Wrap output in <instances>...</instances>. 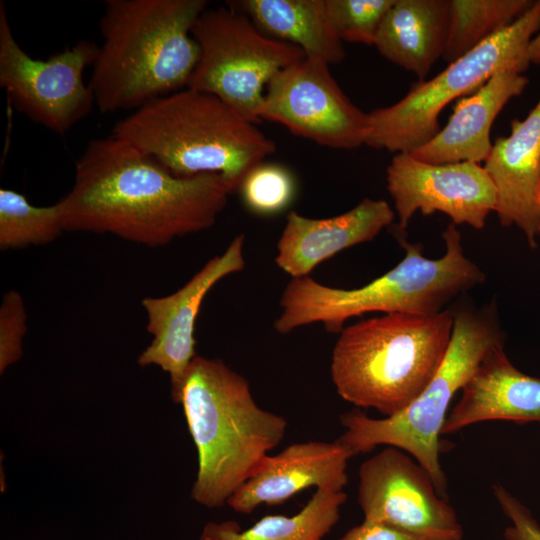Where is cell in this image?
<instances>
[{
  "label": "cell",
  "mask_w": 540,
  "mask_h": 540,
  "mask_svg": "<svg viewBox=\"0 0 540 540\" xmlns=\"http://www.w3.org/2000/svg\"><path fill=\"white\" fill-rule=\"evenodd\" d=\"M236 187L220 174L177 176L110 135L91 140L58 202L64 231L110 233L149 247L213 226Z\"/></svg>",
  "instance_id": "6da1fadb"
},
{
  "label": "cell",
  "mask_w": 540,
  "mask_h": 540,
  "mask_svg": "<svg viewBox=\"0 0 540 540\" xmlns=\"http://www.w3.org/2000/svg\"><path fill=\"white\" fill-rule=\"evenodd\" d=\"M205 0H106L103 43L88 83L103 113L136 110L187 87L200 48L192 28Z\"/></svg>",
  "instance_id": "7a4b0ae2"
},
{
  "label": "cell",
  "mask_w": 540,
  "mask_h": 540,
  "mask_svg": "<svg viewBox=\"0 0 540 540\" xmlns=\"http://www.w3.org/2000/svg\"><path fill=\"white\" fill-rule=\"evenodd\" d=\"M175 402L197 450L191 497L208 508L227 504L286 434V419L261 408L247 379L218 358L196 355Z\"/></svg>",
  "instance_id": "3957f363"
},
{
  "label": "cell",
  "mask_w": 540,
  "mask_h": 540,
  "mask_svg": "<svg viewBox=\"0 0 540 540\" xmlns=\"http://www.w3.org/2000/svg\"><path fill=\"white\" fill-rule=\"evenodd\" d=\"M445 252L437 259L423 255V246L400 239L403 259L391 270L355 289L334 288L310 276L292 278L280 299L275 330L288 334L320 322L330 333H340L345 322L370 312L434 315L450 301L485 281V273L463 250L453 223L443 232Z\"/></svg>",
  "instance_id": "277c9868"
},
{
  "label": "cell",
  "mask_w": 540,
  "mask_h": 540,
  "mask_svg": "<svg viewBox=\"0 0 540 540\" xmlns=\"http://www.w3.org/2000/svg\"><path fill=\"white\" fill-rule=\"evenodd\" d=\"M174 175L220 174L238 190L276 151L272 139L214 94L186 87L115 123L112 133Z\"/></svg>",
  "instance_id": "5b68a950"
},
{
  "label": "cell",
  "mask_w": 540,
  "mask_h": 540,
  "mask_svg": "<svg viewBox=\"0 0 540 540\" xmlns=\"http://www.w3.org/2000/svg\"><path fill=\"white\" fill-rule=\"evenodd\" d=\"M453 309L428 316L390 313L344 327L330 373L338 395L390 417L427 387L448 350Z\"/></svg>",
  "instance_id": "8992f818"
},
{
  "label": "cell",
  "mask_w": 540,
  "mask_h": 540,
  "mask_svg": "<svg viewBox=\"0 0 540 540\" xmlns=\"http://www.w3.org/2000/svg\"><path fill=\"white\" fill-rule=\"evenodd\" d=\"M453 330L446 355L423 392L403 411L371 418L359 410L344 413L337 439L353 456L379 445L397 447L430 474L440 496L447 499V479L440 463V435L450 404L495 346L504 343L493 304L453 308Z\"/></svg>",
  "instance_id": "52a82bcc"
},
{
  "label": "cell",
  "mask_w": 540,
  "mask_h": 540,
  "mask_svg": "<svg viewBox=\"0 0 540 540\" xmlns=\"http://www.w3.org/2000/svg\"><path fill=\"white\" fill-rule=\"evenodd\" d=\"M539 29L540 0L430 80L413 83L394 104L368 113L365 145L396 154L422 147L440 131L439 115L450 102L472 94L499 72L528 69L527 48Z\"/></svg>",
  "instance_id": "ba28073f"
},
{
  "label": "cell",
  "mask_w": 540,
  "mask_h": 540,
  "mask_svg": "<svg viewBox=\"0 0 540 540\" xmlns=\"http://www.w3.org/2000/svg\"><path fill=\"white\" fill-rule=\"evenodd\" d=\"M192 35L200 57L187 87L214 94L255 124L262 121L259 111L271 79L306 58L299 47L267 36L229 6L204 10Z\"/></svg>",
  "instance_id": "9c48e42d"
},
{
  "label": "cell",
  "mask_w": 540,
  "mask_h": 540,
  "mask_svg": "<svg viewBox=\"0 0 540 540\" xmlns=\"http://www.w3.org/2000/svg\"><path fill=\"white\" fill-rule=\"evenodd\" d=\"M98 53L96 43L80 40L46 60L30 57L16 41L0 2V86L32 122L64 134L92 111L95 100L83 73Z\"/></svg>",
  "instance_id": "30bf717a"
},
{
  "label": "cell",
  "mask_w": 540,
  "mask_h": 540,
  "mask_svg": "<svg viewBox=\"0 0 540 540\" xmlns=\"http://www.w3.org/2000/svg\"><path fill=\"white\" fill-rule=\"evenodd\" d=\"M357 501L363 521L381 523L427 540H462L455 509L438 493L427 472L393 446L365 460L358 470Z\"/></svg>",
  "instance_id": "8fae6325"
},
{
  "label": "cell",
  "mask_w": 540,
  "mask_h": 540,
  "mask_svg": "<svg viewBox=\"0 0 540 540\" xmlns=\"http://www.w3.org/2000/svg\"><path fill=\"white\" fill-rule=\"evenodd\" d=\"M261 120L333 149L365 145L369 116L346 96L329 65L305 58L277 73L266 87Z\"/></svg>",
  "instance_id": "7c38bea8"
},
{
  "label": "cell",
  "mask_w": 540,
  "mask_h": 540,
  "mask_svg": "<svg viewBox=\"0 0 540 540\" xmlns=\"http://www.w3.org/2000/svg\"><path fill=\"white\" fill-rule=\"evenodd\" d=\"M397 229L404 232L412 216L441 212L454 225L481 230L495 212L496 189L483 165L473 162L430 164L410 153H397L386 170Z\"/></svg>",
  "instance_id": "4fadbf2b"
},
{
  "label": "cell",
  "mask_w": 540,
  "mask_h": 540,
  "mask_svg": "<svg viewBox=\"0 0 540 540\" xmlns=\"http://www.w3.org/2000/svg\"><path fill=\"white\" fill-rule=\"evenodd\" d=\"M244 240L243 234L234 237L221 255L211 258L174 293L141 301L152 340L137 362L141 367L156 365L169 374L174 402L196 357L194 332L202 302L216 283L244 269Z\"/></svg>",
  "instance_id": "5bb4252c"
},
{
  "label": "cell",
  "mask_w": 540,
  "mask_h": 540,
  "mask_svg": "<svg viewBox=\"0 0 540 540\" xmlns=\"http://www.w3.org/2000/svg\"><path fill=\"white\" fill-rule=\"evenodd\" d=\"M351 452L337 440L293 443L268 455L258 470L227 501L235 512L278 505L310 487L343 491Z\"/></svg>",
  "instance_id": "9a60e30c"
},
{
  "label": "cell",
  "mask_w": 540,
  "mask_h": 540,
  "mask_svg": "<svg viewBox=\"0 0 540 540\" xmlns=\"http://www.w3.org/2000/svg\"><path fill=\"white\" fill-rule=\"evenodd\" d=\"M511 133L495 140L483 165L496 189L495 212L503 226H517L535 248L540 226V98Z\"/></svg>",
  "instance_id": "2e32d148"
},
{
  "label": "cell",
  "mask_w": 540,
  "mask_h": 540,
  "mask_svg": "<svg viewBox=\"0 0 540 540\" xmlns=\"http://www.w3.org/2000/svg\"><path fill=\"white\" fill-rule=\"evenodd\" d=\"M394 218L387 201L370 198L330 218H308L292 211L277 242L275 263L292 278L309 276L340 251L372 241Z\"/></svg>",
  "instance_id": "e0dca14e"
},
{
  "label": "cell",
  "mask_w": 540,
  "mask_h": 540,
  "mask_svg": "<svg viewBox=\"0 0 540 540\" xmlns=\"http://www.w3.org/2000/svg\"><path fill=\"white\" fill-rule=\"evenodd\" d=\"M493 420L540 425V378L518 370L506 355L504 343L488 352L462 388L442 434Z\"/></svg>",
  "instance_id": "ac0fdd59"
},
{
  "label": "cell",
  "mask_w": 540,
  "mask_h": 540,
  "mask_svg": "<svg viewBox=\"0 0 540 540\" xmlns=\"http://www.w3.org/2000/svg\"><path fill=\"white\" fill-rule=\"evenodd\" d=\"M528 79L515 71L493 75L472 94L459 99L447 124L410 154L430 164L485 162L493 143L492 124L505 105L522 94Z\"/></svg>",
  "instance_id": "d6986e66"
},
{
  "label": "cell",
  "mask_w": 540,
  "mask_h": 540,
  "mask_svg": "<svg viewBox=\"0 0 540 540\" xmlns=\"http://www.w3.org/2000/svg\"><path fill=\"white\" fill-rule=\"evenodd\" d=\"M448 20L449 0H395L374 46L388 61L425 80L442 58Z\"/></svg>",
  "instance_id": "ffe728a7"
},
{
  "label": "cell",
  "mask_w": 540,
  "mask_h": 540,
  "mask_svg": "<svg viewBox=\"0 0 540 540\" xmlns=\"http://www.w3.org/2000/svg\"><path fill=\"white\" fill-rule=\"evenodd\" d=\"M227 6L247 15L267 36L299 47L306 58L331 65L345 57L326 0H241Z\"/></svg>",
  "instance_id": "44dd1931"
},
{
  "label": "cell",
  "mask_w": 540,
  "mask_h": 540,
  "mask_svg": "<svg viewBox=\"0 0 540 540\" xmlns=\"http://www.w3.org/2000/svg\"><path fill=\"white\" fill-rule=\"evenodd\" d=\"M344 491L316 489L294 515H267L248 528L232 520L208 522L200 540H323L340 518Z\"/></svg>",
  "instance_id": "7402d4cb"
},
{
  "label": "cell",
  "mask_w": 540,
  "mask_h": 540,
  "mask_svg": "<svg viewBox=\"0 0 540 540\" xmlns=\"http://www.w3.org/2000/svg\"><path fill=\"white\" fill-rule=\"evenodd\" d=\"M532 0H449L447 37L442 59L454 62L514 23Z\"/></svg>",
  "instance_id": "603a6c76"
},
{
  "label": "cell",
  "mask_w": 540,
  "mask_h": 540,
  "mask_svg": "<svg viewBox=\"0 0 540 540\" xmlns=\"http://www.w3.org/2000/svg\"><path fill=\"white\" fill-rule=\"evenodd\" d=\"M64 231L59 206H35L12 189H0V249L46 245Z\"/></svg>",
  "instance_id": "cb8c5ba5"
},
{
  "label": "cell",
  "mask_w": 540,
  "mask_h": 540,
  "mask_svg": "<svg viewBox=\"0 0 540 540\" xmlns=\"http://www.w3.org/2000/svg\"><path fill=\"white\" fill-rule=\"evenodd\" d=\"M238 191L249 211L271 216L284 211L292 203L296 182L284 166L262 162L245 176Z\"/></svg>",
  "instance_id": "d4e9b609"
},
{
  "label": "cell",
  "mask_w": 540,
  "mask_h": 540,
  "mask_svg": "<svg viewBox=\"0 0 540 540\" xmlns=\"http://www.w3.org/2000/svg\"><path fill=\"white\" fill-rule=\"evenodd\" d=\"M395 0H326L332 26L344 42L373 45Z\"/></svg>",
  "instance_id": "484cf974"
},
{
  "label": "cell",
  "mask_w": 540,
  "mask_h": 540,
  "mask_svg": "<svg viewBox=\"0 0 540 540\" xmlns=\"http://www.w3.org/2000/svg\"><path fill=\"white\" fill-rule=\"evenodd\" d=\"M27 313L22 295L7 291L0 306V373L23 355V338L27 333Z\"/></svg>",
  "instance_id": "4316f807"
},
{
  "label": "cell",
  "mask_w": 540,
  "mask_h": 540,
  "mask_svg": "<svg viewBox=\"0 0 540 540\" xmlns=\"http://www.w3.org/2000/svg\"><path fill=\"white\" fill-rule=\"evenodd\" d=\"M493 494L510 524L504 531L505 540H540V523L530 509L503 485L495 484Z\"/></svg>",
  "instance_id": "83f0119b"
},
{
  "label": "cell",
  "mask_w": 540,
  "mask_h": 540,
  "mask_svg": "<svg viewBox=\"0 0 540 540\" xmlns=\"http://www.w3.org/2000/svg\"><path fill=\"white\" fill-rule=\"evenodd\" d=\"M339 540H427L381 523L363 521L350 528Z\"/></svg>",
  "instance_id": "f1b7e54d"
},
{
  "label": "cell",
  "mask_w": 540,
  "mask_h": 540,
  "mask_svg": "<svg viewBox=\"0 0 540 540\" xmlns=\"http://www.w3.org/2000/svg\"><path fill=\"white\" fill-rule=\"evenodd\" d=\"M527 59L531 64L540 65V29L531 39L527 48Z\"/></svg>",
  "instance_id": "f546056e"
},
{
  "label": "cell",
  "mask_w": 540,
  "mask_h": 540,
  "mask_svg": "<svg viewBox=\"0 0 540 540\" xmlns=\"http://www.w3.org/2000/svg\"><path fill=\"white\" fill-rule=\"evenodd\" d=\"M539 204H540V187H539ZM539 236H540V226H539Z\"/></svg>",
  "instance_id": "4dcf8cb0"
}]
</instances>
